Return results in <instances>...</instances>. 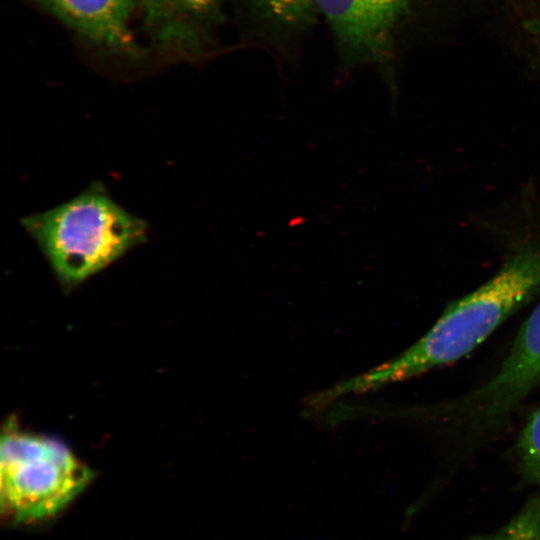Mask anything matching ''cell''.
Here are the masks:
<instances>
[{"label":"cell","instance_id":"1","mask_svg":"<svg viewBox=\"0 0 540 540\" xmlns=\"http://www.w3.org/2000/svg\"><path fill=\"white\" fill-rule=\"evenodd\" d=\"M540 294V247L518 251L488 281L450 303L432 327L395 358L320 392L323 403L409 379L468 355Z\"/></svg>","mask_w":540,"mask_h":540},{"label":"cell","instance_id":"2","mask_svg":"<svg viewBox=\"0 0 540 540\" xmlns=\"http://www.w3.org/2000/svg\"><path fill=\"white\" fill-rule=\"evenodd\" d=\"M59 281L75 286L103 270L147 236V223L118 205L100 183L42 213L24 217Z\"/></svg>","mask_w":540,"mask_h":540},{"label":"cell","instance_id":"3","mask_svg":"<svg viewBox=\"0 0 540 540\" xmlns=\"http://www.w3.org/2000/svg\"><path fill=\"white\" fill-rule=\"evenodd\" d=\"M2 513L13 522L52 517L89 483L92 472L61 442L7 426L0 451Z\"/></svg>","mask_w":540,"mask_h":540},{"label":"cell","instance_id":"4","mask_svg":"<svg viewBox=\"0 0 540 540\" xmlns=\"http://www.w3.org/2000/svg\"><path fill=\"white\" fill-rule=\"evenodd\" d=\"M427 0H316L346 64L370 65L392 82L398 40Z\"/></svg>","mask_w":540,"mask_h":540},{"label":"cell","instance_id":"5","mask_svg":"<svg viewBox=\"0 0 540 540\" xmlns=\"http://www.w3.org/2000/svg\"><path fill=\"white\" fill-rule=\"evenodd\" d=\"M539 383L540 298L496 372L477 388L443 404L440 416L488 430L503 423Z\"/></svg>","mask_w":540,"mask_h":540},{"label":"cell","instance_id":"6","mask_svg":"<svg viewBox=\"0 0 540 540\" xmlns=\"http://www.w3.org/2000/svg\"><path fill=\"white\" fill-rule=\"evenodd\" d=\"M145 34L167 59L195 60L213 46V28L222 22V0H138Z\"/></svg>","mask_w":540,"mask_h":540},{"label":"cell","instance_id":"7","mask_svg":"<svg viewBox=\"0 0 540 540\" xmlns=\"http://www.w3.org/2000/svg\"><path fill=\"white\" fill-rule=\"evenodd\" d=\"M35 1L91 46L132 60L144 56L130 29L135 0Z\"/></svg>","mask_w":540,"mask_h":540},{"label":"cell","instance_id":"8","mask_svg":"<svg viewBox=\"0 0 540 540\" xmlns=\"http://www.w3.org/2000/svg\"><path fill=\"white\" fill-rule=\"evenodd\" d=\"M252 16L278 35H293L310 28L319 15L316 0H246Z\"/></svg>","mask_w":540,"mask_h":540},{"label":"cell","instance_id":"9","mask_svg":"<svg viewBox=\"0 0 540 540\" xmlns=\"http://www.w3.org/2000/svg\"><path fill=\"white\" fill-rule=\"evenodd\" d=\"M469 540H540V493L498 531Z\"/></svg>","mask_w":540,"mask_h":540},{"label":"cell","instance_id":"10","mask_svg":"<svg viewBox=\"0 0 540 540\" xmlns=\"http://www.w3.org/2000/svg\"><path fill=\"white\" fill-rule=\"evenodd\" d=\"M516 456L523 476L540 483V406L532 412L516 443Z\"/></svg>","mask_w":540,"mask_h":540},{"label":"cell","instance_id":"11","mask_svg":"<svg viewBox=\"0 0 540 540\" xmlns=\"http://www.w3.org/2000/svg\"><path fill=\"white\" fill-rule=\"evenodd\" d=\"M499 1L500 3L505 4V5H513V4L523 2L525 0H499Z\"/></svg>","mask_w":540,"mask_h":540}]
</instances>
